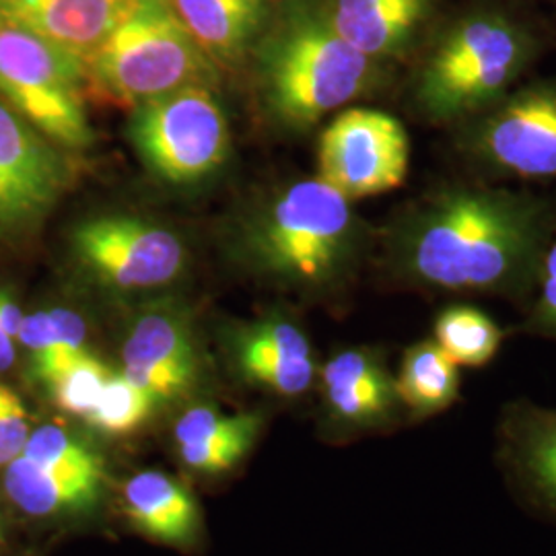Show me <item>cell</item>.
<instances>
[{
  "instance_id": "obj_7",
  "label": "cell",
  "mask_w": 556,
  "mask_h": 556,
  "mask_svg": "<svg viewBox=\"0 0 556 556\" xmlns=\"http://www.w3.org/2000/svg\"><path fill=\"white\" fill-rule=\"evenodd\" d=\"M128 137L151 174L169 184H197L229 157L231 135L211 85H192L132 108Z\"/></svg>"
},
{
  "instance_id": "obj_26",
  "label": "cell",
  "mask_w": 556,
  "mask_h": 556,
  "mask_svg": "<svg viewBox=\"0 0 556 556\" xmlns=\"http://www.w3.org/2000/svg\"><path fill=\"white\" fill-rule=\"evenodd\" d=\"M110 376L112 371L100 358L87 353L52 379L48 383V390L60 410L85 418L96 406Z\"/></svg>"
},
{
  "instance_id": "obj_17",
  "label": "cell",
  "mask_w": 556,
  "mask_h": 556,
  "mask_svg": "<svg viewBox=\"0 0 556 556\" xmlns=\"http://www.w3.org/2000/svg\"><path fill=\"white\" fill-rule=\"evenodd\" d=\"M338 34L369 59L402 56L433 9V0H324Z\"/></svg>"
},
{
  "instance_id": "obj_27",
  "label": "cell",
  "mask_w": 556,
  "mask_h": 556,
  "mask_svg": "<svg viewBox=\"0 0 556 556\" xmlns=\"http://www.w3.org/2000/svg\"><path fill=\"white\" fill-rule=\"evenodd\" d=\"M528 332L551 338L556 342V241H553L542 258L538 273L536 301L526 321Z\"/></svg>"
},
{
  "instance_id": "obj_20",
  "label": "cell",
  "mask_w": 556,
  "mask_h": 556,
  "mask_svg": "<svg viewBox=\"0 0 556 556\" xmlns=\"http://www.w3.org/2000/svg\"><path fill=\"white\" fill-rule=\"evenodd\" d=\"M2 484L21 511L36 517L64 516L98 503L103 475L56 470L20 456L7 466Z\"/></svg>"
},
{
  "instance_id": "obj_25",
  "label": "cell",
  "mask_w": 556,
  "mask_h": 556,
  "mask_svg": "<svg viewBox=\"0 0 556 556\" xmlns=\"http://www.w3.org/2000/svg\"><path fill=\"white\" fill-rule=\"evenodd\" d=\"M21 456L56 470L103 475L100 457L73 435H68L64 429L54 425H43L40 429L31 431Z\"/></svg>"
},
{
  "instance_id": "obj_18",
  "label": "cell",
  "mask_w": 556,
  "mask_h": 556,
  "mask_svg": "<svg viewBox=\"0 0 556 556\" xmlns=\"http://www.w3.org/2000/svg\"><path fill=\"white\" fill-rule=\"evenodd\" d=\"M277 0H169L179 23L219 68L250 59Z\"/></svg>"
},
{
  "instance_id": "obj_21",
  "label": "cell",
  "mask_w": 556,
  "mask_h": 556,
  "mask_svg": "<svg viewBox=\"0 0 556 556\" xmlns=\"http://www.w3.org/2000/svg\"><path fill=\"white\" fill-rule=\"evenodd\" d=\"M396 392L413 420H427L450 410L462 392V374L433 338L406 349L397 369Z\"/></svg>"
},
{
  "instance_id": "obj_2",
  "label": "cell",
  "mask_w": 556,
  "mask_h": 556,
  "mask_svg": "<svg viewBox=\"0 0 556 556\" xmlns=\"http://www.w3.org/2000/svg\"><path fill=\"white\" fill-rule=\"evenodd\" d=\"M250 59L266 114L287 130L312 128L379 77L378 60L338 34L324 0H277Z\"/></svg>"
},
{
  "instance_id": "obj_19",
  "label": "cell",
  "mask_w": 556,
  "mask_h": 556,
  "mask_svg": "<svg viewBox=\"0 0 556 556\" xmlns=\"http://www.w3.org/2000/svg\"><path fill=\"white\" fill-rule=\"evenodd\" d=\"M124 511L132 526L151 540L172 546L194 542L199 534V505L178 480L147 470L124 486Z\"/></svg>"
},
{
  "instance_id": "obj_8",
  "label": "cell",
  "mask_w": 556,
  "mask_h": 556,
  "mask_svg": "<svg viewBox=\"0 0 556 556\" xmlns=\"http://www.w3.org/2000/svg\"><path fill=\"white\" fill-rule=\"evenodd\" d=\"M73 258L101 287L142 293L176 282L188 262L176 231L135 215H101L83 220L71 236Z\"/></svg>"
},
{
  "instance_id": "obj_1",
  "label": "cell",
  "mask_w": 556,
  "mask_h": 556,
  "mask_svg": "<svg viewBox=\"0 0 556 556\" xmlns=\"http://www.w3.org/2000/svg\"><path fill=\"white\" fill-rule=\"evenodd\" d=\"M392 256L408 282L459 295L530 298L551 245V217L532 197L443 188L397 227Z\"/></svg>"
},
{
  "instance_id": "obj_16",
  "label": "cell",
  "mask_w": 556,
  "mask_h": 556,
  "mask_svg": "<svg viewBox=\"0 0 556 556\" xmlns=\"http://www.w3.org/2000/svg\"><path fill=\"white\" fill-rule=\"evenodd\" d=\"M236 358L243 378L280 396L305 394L318 374L309 338L295 321L277 316L239 334Z\"/></svg>"
},
{
  "instance_id": "obj_30",
  "label": "cell",
  "mask_w": 556,
  "mask_h": 556,
  "mask_svg": "<svg viewBox=\"0 0 556 556\" xmlns=\"http://www.w3.org/2000/svg\"><path fill=\"white\" fill-rule=\"evenodd\" d=\"M17 357L15 351V338L9 337L2 328H0V371H7L13 367Z\"/></svg>"
},
{
  "instance_id": "obj_23",
  "label": "cell",
  "mask_w": 556,
  "mask_h": 556,
  "mask_svg": "<svg viewBox=\"0 0 556 556\" xmlns=\"http://www.w3.org/2000/svg\"><path fill=\"white\" fill-rule=\"evenodd\" d=\"M157 400L124 374H112L85 420L103 435H130L151 417Z\"/></svg>"
},
{
  "instance_id": "obj_28",
  "label": "cell",
  "mask_w": 556,
  "mask_h": 556,
  "mask_svg": "<svg viewBox=\"0 0 556 556\" xmlns=\"http://www.w3.org/2000/svg\"><path fill=\"white\" fill-rule=\"evenodd\" d=\"M29 435V417L21 397L0 383V466L21 456Z\"/></svg>"
},
{
  "instance_id": "obj_13",
  "label": "cell",
  "mask_w": 556,
  "mask_h": 556,
  "mask_svg": "<svg viewBox=\"0 0 556 556\" xmlns=\"http://www.w3.org/2000/svg\"><path fill=\"white\" fill-rule=\"evenodd\" d=\"M328 420L340 431H374L404 413L396 379L369 349H344L321 367Z\"/></svg>"
},
{
  "instance_id": "obj_12",
  "label": "cell",
  "mask_w": 556,
  "mask_h": 556,
  "mask_svg": "<svg viewBox=\"0 0 556 556\" xmlns=\"http://www.w3.org/2000/svg\"><path fill=\"white\" fill-rule=\"evenodd\" d=\"M124 376L157 402L186 394L199 378V353L188 321L157 307L135 319L122 346Z\"/></svg>"
},
{
  "instance_id": "obj_6",
  "label": "cell",
  "mask_w": 556,
  "mask_h": 556,
  "mask_svg": "<svg viewBox=\"0 0 556 556\" xmlns=\"http://www.w3.org/2000/svg\"><path fill=\"white\" fill-rule=\"evenodd\" d=\"M85 91H89L85 60L0 21V98L66 151L93 144Z\"/></svg>"
},
{
  "instance_id": "obj_14",
  "label": "cell",
  "mask_w": 556,
  "mask_h": 556,
  "mask_svg": "<svg viewBox=\"0 0 556 556\" xmlns=\"http://www.w3.org/2000/svg\"><path fill=\"white\" fill-rule=\"evenodd\" d=\"M497 457L523 498L556 519V408L509 404L498 422Z\"/></svg>"
},
{
  "instance_id": "obj_29",
  "label": "cell",
  "mask_w": 556,
  "mask_h": 556,
  "mask_svg": "<svg viewBox=\"0 0 556 556\" xmlns=\"http://www.w3.org/2000/svg\"><path fill=\"white\" fill-rule=\"evenodd\" d=\"M23 312H21L20 303L11 298L7 291H0V328L9 334V337L17 340L21 324H23Z\"/></svg>"
},
{
  "instance_id": "obj_10",
  "label": "cell",
  "mask_w": 556,
  "mask_h": 556,
  "mask_svg": "<svg viewBox=\"0 0 556 556\" xmlns=\"http://www.w3.org/2000/svg\"><path fill=\"white\" fill-rule=\"evenodd\" d=\"M64 151L0 98V236L36 227L59 204L75 174Z\"/></svg>"
},
{
  "instance_id": "obj_5",
  "label": "cell",
  "mask_w": 556,
  "mask_h": 556,
  "mask_svg": "<svg viewBox=\"0 0 556 556\" xmlns=\"http://www.w3.org/2000/svg\"><path fill=\"white\" fill-rule=\"evenodd\" d=\"M532 60V40L497 13L456 23L418 71V110L435 122L472 118L507 96Z\"/></svg>"
},
{
  "instance_id": "obj_4",
  "label": "cell",
  "mask_w": 556,
  "mask_h": 556,
  "mask_svg": "<svg viewBox=\"0 0 556 556\" xmlns=\"http://www.w3.org/2000/svg\"><path fill=\"white\" fill-rule=\"evenodd\" d=\"M220 68L179 23L169 0H139L87 59L89 91L122 108L219 80Z\"/></svg>"
},
{
  "instance_id": "obj_15",
  "label": "cell",
  "mask_w": 556,
  "mask_h": 556,
  "mask_svg": "<svg viewBox=\"0 0 556 556\" xmlns=\"http://www.w3.org/2000/svg\"><path fill=\"white\" fill-rule=\"evenodd\" d=\"M139 0H0V21L87 59Z\"/></svg>"
},
{
  "instance_id": "obj_22",
  "label": "cell",
  "mask_w": 556,
  "mask_h": 556,
  "mask_svg": "<svg viewBox=\"0 0 556 556\" xmlns=\"http://www.w3.org/2000/svg\"><path fill=\"white\" fill-rule=\"evenodd\" d=\"M433 340L457 367H484L497 357L505 332L475 305H450L433 324Z\"/></svg>"
},
{
  "instance_id": "obj_11",
  "label": "cell",
  "mask_w": 556,
  "mask_h": 556,
  "mask_svg": "<svg viewBox=\"0 0 556 556\" xmlns=\"http://www.w3.org/2000/svg\"><path fill=\"white\" fill-rule=\"evenodd\" d=\"M475 160L517 178H556V83L507 93L468 132Z\"/></svg>"
},
{
  "instance_id": "obj_9",
  "label": "cell",
  "mask_w": 556,
  "mask_h": 556,
  "mask_svg": "<svg viewBox=\"0 0 556 556\" xmlns=\"http://www.w3.org/2000/svg\"><path fill=\"white\" fill-rule=\"evenodd\" d=\"M408 165L406 128L379 110H342L319 137L318 178L351 202L396 190Z\"/></svg>"
},
{
  "instance_id": "obj_24",
  "label": "cell",
  "mask_w": 556,
  "mask_h": 556,
  "mask_svg": "<svg viewBox=\"0 0 556 556\" xmlns=\"http://www.w3.org/2000/svg\"><path fill=\"white\" fill-rule=\"evenodd\" d=\"M258 427V417L254 415H223L211 406H197L179 417L174 435L178 447H236L250 452Z\"/></svg>"
},
{
  "instance_id": "obj_3",
  "label": "cell",
  "mask_w": 556,
  "mask_h": 556,
  "mask_svg": "<svg viewBox=\"0 0 556 556\" xmlns=\"http://www.w3.org/2000/svg\"><path fill=\"white\" fill-rule=\"evenodd\" d=\"M361 239L351 200L319 178L301 179L241 223L238 254L260 277L321 295L353 270Z\"/></svg>"
}]
</instances>
